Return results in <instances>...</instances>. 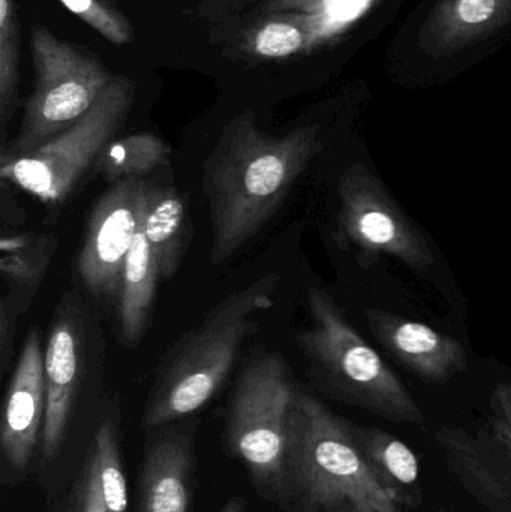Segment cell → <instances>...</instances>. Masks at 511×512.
<instances>
[{"mask_svg": "<svg viewBox=\"0 0 511 512\" xmlns=\"http://www.w3.org/2000/svg\"><path fill=\"white\" fill-rule=\"evenodd\" d=\"M83 363L80 319L74 307L63 306L54 319L44 352L45 420L41 447L45 463L53 462L62 447Z\"/></svg>", "mask_w": 511, "mask_h": 512, "instance_id": "obj_11", "label": "cell"}, {"mask_svg": "<svg viewBox=\"0 0 511 512\" xmlns=\"http://www.w3.org/2000/svg\"><path fill=\"white\" fill-rule=\"evenodd\" d=\"M171 147L158 135L141 132L114 138L95 164L96 173L111 183L140 179L170 161Z\"/></svg>", "mask_w": 511, "mask_h": 512, "instance_id": "obj_20", "label": "cell"}, {"mask_svg": "<svg viewBox=\"0 0 511 512\" xmlns=\"http://www.w3.org/2000/svg\"><path fill=\"white\" fill-rule=\"evenodd\" d=\"M308 38L296 21L288 18L264 17L246 35V47L252 54L264 59H287L305 53Z\"/></svg>", "mask_w": 511, "mask_h": 512, "instance_id": "obj_24", "label": "cell"}, {"mask_svg": "<svg viewBox=\"0 0 511 512\" xmlns=\"http://www.w3.org/2000/svg\"><path fill=\"white\" fill-rule=\"evenodd\" d=\"M377 0H267L264 17L288 18L305 30L308 44L303 54L332 45L347 33Z\"/></svg>", "mask_w": 511, "mask_h": 512, "instance_id": "obj_17", "label": "cell"}, {"mask_svg": "<svg viewBox=\"0 0 511 512\" xmlns=\"http://www.w3.org/2000/svg\"><path fill=\"white\" fill-rule=\"evenodd\" d=\"M219 512H246V501L243 498H233Z\"/></svg>", "mask_w": 511, "mask_h": 512, "instance_id": "obj_29", "label": "cell"}, {"mask_svg": "<svg viewBox=\"0 0 511 512\" xmlns=\"http://www.w3.org/2000/svg\"><path fill=\"white\" fill-rule=\"evenodd\" d=\"M98 466L102 496L108 512H128V492H126L125 472L120 456L116 426L110 418L99 426L92 447Z\"/></svg>", "mask_w": 511, "mask_h": 512, "instance_id": "obj_22", "label": "cell"}, {"mask_svg": "<svg viewBox=\"0 0 511 512\" xmlns=\"http://www.w3.org/2000/svg\"><path fill=\"white\" fill-rule=\"evenodd\" d=\"M20 30L15 0H0V122L6 128L18 102Z\"/></svg>", "mask_w": 511, "mask_h": 512, "instance_id": "obj_23", "label": "cell"}, {"mask_svg": "<svg viewBox=\"0 0 511 512\" xmlns=\"http://www.w3.org/2000/svg\"><path fill=\"white\" fill-rule=\"evenodd\" d=\"M146 185L141 179L120 180L102 195L93 209L78 256V273L96 297H119L123 268L137 234Z\"/></svg>", "mask_w": 511, "mask_h": 512, "instance_id": "obj_9", "label": "cell"}, {"mask_svg": "<svg viewBox=\"0 0 511 512\" xmlns=\"http://www.w3.org/2000/svg\"><path fill=\"white\" fill-rule=\"evenodd\" d=\"M278 277L269 276L216 304L171 351L144 412L146 429L165 426L203 408L221 387L257 315L273 306Z\"/></svg>", "mask_w": 511, "mask_h": 512, "instance_id": "obj_2", "label": "cell"}, {"mask_svg": "<svg viewBox=\"0 0 511 512\" xmlns=\"http://www.w3.org/2000/svg\"><path fill=\"white\" fill-rule=\"evenodd\" d=\"M15 318L14 306L8 301V297L2 298L0 304V352H2L3 370L8 366L9 351L12 348V339H14Z\"/></svg>", "mask_w": 511, "mask_h": 512, "instance_id": "obj_28", "label": "cell"}, {"mask_svg": "<svg viewBox=\"0 0 511 512\" xmlns=\"http://www.w3.org/2000/svg\"><path fill=\"white\" fill-rule=\"evenodd\" d=\"M320 147L314 126L275 137L258 128L251 111L225 126L203 185L212 218L213 264L257 236Z\"/></svg>", "mask_w": 511, "mask_h": 512, "instance_id": "obj_1", "label": "cell"}, {"mask_svg": "<svg viewBox=\"0 0 511 512\" xmlns=\"http://www.w3.org/2000/svg\"><path fill=\"white\" fill-rule=\"evenodd\" d=\"M308 309L311 327L297 343L323 390L393 423L423 426L425 417L410 391L348 324L333 298L311 286Z\"/></svg>", "mask_w": 511, "mask_h": 512, "instance_id": "obj_4", "label": "cell"}, {"mask_svg": "<svg viewBox=\"0 0 511 512\" xmlns=\"http://www.w3.org/2000/svg\"><path fill=\"white\" fill-rule=\"evenodd\" d=\"M192 444L188 436H162L144 460L138 481V512H191Z\"/></svg>", "mask_w": 511, "mask_h": 512, "instance_id": "obj_14", "label": "cell"}, {"mask_svg": "<svg viewBox=\"0 0 511 512\" xmlns=\"http://www.w3.org/2000/svg\"><path fill=\"white\" fill-rule=\"evenodd\" d=\"M492 441L495 442V445H497L498 450L501 451V453L504 454V457H506L507 460H509L511 465V444L510 442L504 441V439L497 438V436L492 435Z\"/></svg>", "mask_w": 511, "mask_h": 512, "instance_id": "obj_30", "label": "cell"}, {"mask_svg": "<svg viewBox=\"0 0 511 512\" xmlns=\"http://www.w3.org/2000/svg\"><path fill=\"white\" fill-rule=\"evenodd\" d=\"M159 279L158 264L138 222L119 292L120 331L129 346L137 345L146 330Z\"/></svg>", "mask_w": 511, "mask_h": 512, "instance_id": "obj_19", "label": "cell"}, {"mask_svg": "<svg viewBox=\"0 0 511 512\" xmlns=\"http://www.w3.org/2000/svg\"><path fill=\"white\" fill-rule=\"evenodd\" d=\"M69 512H108L102 496L98 466L92 451L72 489Z\"/></svg>", "mask_w": 511, "mask_h": 512, "instance_id": "obj_26", "label": "cell"}, {"mask_svg": "<svg viewBox=\"0 0 511 512\" xmlns=\"http://www.w3.org/2000/svg\"><path fill=\"white\" fill-rule=\"evenodd\" d=\"M135 101V83L114 75L89 113L30 152L0 155V177L47 206L63 203L114 140Z\"/></svg>", "mask_w": 511, "mask_h": 512, "instance_id": "obj_6", "label": "cell"}, {"mask_svg": "<svg viewBox=\"0 0 511 512\" xmlns=\"http://www.w3.org/2000/svg\"><path fill=\"white\" fill-rule=\"evenodd\" d=\"M338 192L339 224L351 243L366 252L395 256L416 270L434 264V254L422 234L368 168H348L339 180Z\"/></svg>", "mask_w": 511, "mask_h": 512, "instance_id": "obj_8", "label": "cell"}, {"mask_svg": "<svg viewBox=\"0 0 511 512\" xmlns=\"http://www.w3.org/2000/svg\"><path fill=\"white\" fill-rule=\"evenodd\" d=\"M297 390L279 354L246 364L234 388L225 441L261 489L276 496L288 487V424Z\"/></svg>", "mask_w": 511, "mask_h": 512, "instance_id": "obj_5", "label": "cell"}, {"mask_svg": "<svg viewBox=\"0 0 511 512\" xmlns=\"http://www.w3.org/2000/svg\"><path fill=\"white\" fill-rule=\"evenodd\" d=\"M33 92L17 137L3 156L30 152L78 122L98 101L114 75L98 57L57 38L41 24L30 27Z\"/></svg>", "mask_w": 511, "mask_h": 512, "instance_id": "obj_7", "label": "cell"}, {"mask_svg": "<svg viewBox=\"0 0 511 512\" xmlns=\"http://www.w3.org/2000/svg\"><path fill=\"white\" fill-rule=\"evenodd\" d=\"M441 512H456V511H446V510H443V511H441Z\"/></svg>", "mask_w": 511, "mask_h": 512, "instance_id": "obj_31", "label": "cell"}, {"mask_svg": "<svg viewBox=\"0 0 511 512\" xmlns=\"http://www.w3.org/2000/svg\"><path fill=\"white\" fill-rule=\"evenodd\" d=\"M437 442L449 471L491 512H511V465L465 430L443 427Z\"/></svg>", "mask_w": 511, "mask_h": 512, "instance_id": "obj_13", "label": "cell"}, {"mask_svg": "<svg viewBox=\"0 0 511 512\" xmlns=\"http://www.w3.org/2000/svg\"><path fill=\"white\" fill-rule=\"evenodd\" d=\"M288 484L318 511L398 512L360 454L351 424L297 390L288 424Z\"/></svg>", "mask_w": 511, "mask_h": 512, "instance_id": "obj_3", "label": "cell"}, {"mask_svg": "<svg viewBox=\"0 0 511 512\" xmlns=\"http://www.w3.org/2000/svg\"><path fill=\"white\" fill-rule=\"evenodd\" d=\"M44 420V352L39 331L32 330L12 375L0 426L3 457L14 471L24 472L29 468L42 438Z\"/></svg>", "mask_w": 511, "mask_h": 512, "instance_id": "obj_10", "label": "cell"}, {"mask_svg": "<svg viewBox=\"0 0 511 512\" xmlns=\"http://www.w3.org/2000/svg\"><path fill=\"white\" fill-rule=\"evenodd\" d=\"M140 227L149 242L161 280L176 274L186 248V209L173 188L147 182Z\"/></svg>", "mask_w": 511, "mask_h": 512, "instance_id": "obj_16", "label": "cell"}, {"mask_svg": "<svg viewBox=\"0 0 511 512\" xmlns=\"http://www.w3.org/2000/svg\"><path fill=\"white\" fill-rule=\"evenodd\" d=\"M366 316L374 336L425 381L441 384L467 369V352L458 340L381 310H368Z\"/></svg>", "mask_w": 511, "mask_h": 512, "instance_id": "obj_12", "label": "cell"}, {"mask_svg": "<svg viewBox=\"0 0 511 512\" xmlns=\"http://www.w3.org/2000/svg\"><path fill=\"white\" fill-rule=\"evenodd\" d=\"M354 442L378 483L398 504H414L419 492V460L401 439L377 427L351 426Z\"/></svg>", "mask_w": 511, "mask_h": 512, "instance_id": "obj_18", "label": "cell"}, {"mask_svg": "<svg viewBox=\"0 0 511 512\" xmlns=\"http://www.w3.org/2000/svg\"><path fill=\"white\" fill-rule=\"evenodd\" d=\"M69 12L89 24L102 38L114 45H128L134 41V29L128 18L105 0H59Z\"/></svg>", "mask_w": 511, "mask_h": 512, "instance_id": "obj_25", "label": "cell"}, {"mask_svg": "<svg viewBox=\"0 0 511 512\" xmlns=\"http://www.w3.org/2000/svg\"><path fill=\"white\" fill-rule=\"evenodd\" d=\"M511 0H441L420 33V45L432 56L462 50L503 26Z\"/></svg>", "mask_w": 511, "mask_h": 512, "instance_id": "obj_15", "label": "cell"}, {"mask_svg": "<svg viewBox=\"0 0 511 512\" xmlns=\"http://www.w3.org/2000/svg\"><path fill=\"white\" fill-rule=\"evenodd\" d=\"M492 435L511 444V384H500L491 397Z\"/></svg>", "mask_w": 511, "mask_h": 512, "instance_id": "obj_27", "label": "cell"}, {"mask_svg": "<svg viewBox=\"0 0 511 512\" xmlns=\"http://www.w3.org/2000/svg\"><path fill=\"white\" fill-rule=\"evenodd\" d=\"M56 249V239L48 234H5L0 240V271L3 279L21 292H32L41 282Z\"/></svg>", "mask_w": 511, "mask_h": 512, "instance_id": "obj_21", "label": "cell"}]
</instances>
